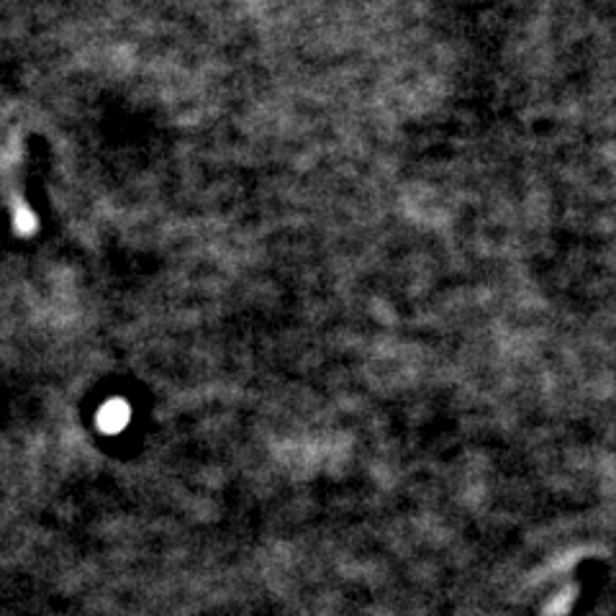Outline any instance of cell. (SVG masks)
<instances>
[{
  "mask_svg": "<svg viewBox=\"0 0 616 616\" xmlns=\"http://www.w3.org/2000/svg\"><path fill=\"white\" fill-rule=\"evenodd\" d=\"M126 419H129V409H126V403L121 401H111L106 409L101 411V427L106 429V432H119L126 424Z\"/></svg>",
  "mask_w": 616,
  "mask_h": 616,
  "instance_id": "cell-1",
  "label": "cell"
}]
</instances>
